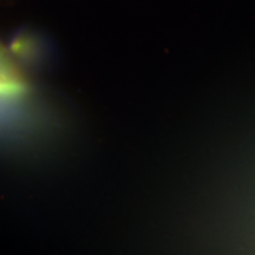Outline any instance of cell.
Returning a JSON list of instances; mask_svg holds the SVG:
<instances>
[{
  "label": "cell",
  "instance_id": "cell-1",
  "mask_svg": "<svg viewBox=\"0 0 255 255\" xmlns=\"http://www.w3.org/2000/svg\"><path fill=\"white\" fill-rule=\"evenodd\" d=\"M26 85L17 70L0 51V96L14 97L24 94Z\"/></svg>",
  "mask_w": 255,
  "mask_h": 255
}]
</instances>
